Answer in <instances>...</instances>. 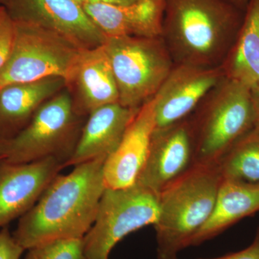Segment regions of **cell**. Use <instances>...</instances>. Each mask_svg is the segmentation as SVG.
I'll list each match as a JSON object with an SVG mask.
<instances>
[{
    "mask_svg": "<svg viewBox=\"0 0 259 259\" xmlns=\"http://www.w3.org/2000/svg\"><path fill=\"white\" fill-rule=\"evenodd\" d=\"M228 79L254 90L259 88V0H250L244 20L223 66Z\"/></svg>",
    "mask_w": 259,
    "mask_h": 259,
    "instance_id": "d6986e66",
    "label": "cell"
},
{
    "mask_svg": "<svg viewBox=\"0 0 259 259\" xmlns=\"http://www.w3.org/2000/svg\"><path fill=\"white\" fill-rule=\"evenodd\" d=\"M155 127L152 98L139 109L118 146L105 161L103 176L107 188L125 189L136 185L147 161Z\"/></svg>",
    "mask_w": 259,
    "mask_h": 259,
    "instance_id": "5bb4252c",
    "label": "cell"
},
{
    "mask_svg": "<svg viewBox=\"0 0 259 259\" xmlns=\"http://www.w3.org/2000/svg\"><path fill=\"white\" fill-rule=\"evenodd\" d=\"M259 212V185L223 179L208 221L191 241L202 244L226 231L243 218Z\"/></svg>",
    "mask_w": 259,
    "mask_h": 259,
    "instance_id": "ac0fdd59",
    "label": "cell"
},
{
    "mask_svg": "<svg viewBox=\"0 0 259 259\" xmlns=\"http://www.w3.org/2000/svg\"><path fill=\"white\" fill-rule=\"evenodd\" d=\"M7 0H0V6H5L6 4Z\"/></svg>",
    "mask_w": 259,
    "mask_h": 259,
    "instance_id": "f1b7e54d",
    "label": "cell"
},
{
    "mask_svg": "<svg viewBox=\"0 0 259 259\" xmlns=\"http://www.w3.org/2000/svg\"><path fill=\"white\" fill-rule=\"evenodd\" d=\"M255 115V127L259 129V88L252 90Z\"/></svg>",
    "mask_w": 259,
    "mask_h": 259,
    "instance_id": "484cf974",
    "label": "cell"
},
{
    "mask_svg": "<svg viewBox=\"0 0 259 259\" xmlns=\"http://www.w3.org/2000/svg\"><path fill=\"white\" fill-rule=\"evenodd\" d=\"M139 109L134 110L115 103L91 112L65 168L96 159L106 161L118 146Z\"/></svg>",
    "mask_w": 259,
    "mask_h": 259,
    "instance_id": "2e32d148",
    "label": "cell"
},
{
    "mask_svg": "<svg viewBox=\"0 0 259 259\" xmlns=\"http://www.w3.org/2000/svg\"><path fill=\"white\" fill-rule=\"evenodd\" d=\"M231 1L234 3L235 4L238 5V6L244 8V9H246L250 0H231Z\"/></svg>",
    "mask_w": 259,
    "mask_h": 259,
    "instance_id": "4316f807",
    "label": "cell"
},
{
    "mask_svg": "<svg viewBox=\"0 0 259 259\" xmlns=\"http://www.w3.org/2000/svg\"><path fill=\"white\" fill-rule=\"evenodd\" d=\"M83 238L59 240L37 245L28 249L24 259H87Z\"/></svg>",
    "mask_w": 259,
    "mask_h": 259,
    "instance_id": "44dd1931",
    "label": "cell"
},
{
    "mask_svg": "<svg viewBox=\"0 0 259 259\" xmlns=\"http://www.w3.org/2000/svg\"><path fill=\"white\" fill-rule=\"evenodd\" d=\"M105 160L74 166L57 175L13 233L25 250L59 240L83 238L93 226L105 189Z\"/></svg>",
    "mask_w": 259,
    "mask_h": 259,
    "instance_id": "6da1fadb",
    "label": "cell"
},
{
    "mask_svg": "<svg viewBox=\"0 0 259 259\" xmlns=\"http://www.w3.org/2000/svg\"><path fill=\"white\" fill-rule=\"evenodd\" d=\"M15 23L8 14L0 17V70L9 59L15 39Z\"/></svg>",
    "mask_w": 259,
    "mask_h": 259,
    "instance_id": "7402d4cb",
    "label": "cell"
},
{
    "mask_svg": "<svg viewBox=\"0 0 259 259\" xmlns=\"http://www.w3.org/2000/svg\"><path fill=\"white\" fill-rule=\"evenodd\" d=\"M223 179L259 185V129L254 127L218 163Z\"/></svg>",
    "mask_w": 259,
    "mask_h": 259,
    "instance_id": "ffe728a7",
    "label": "cell"
},
{
    "mask_svg": "<svg viewBox=\"0 0 259 259\" xmlns=\"http://www.w3.org/2000/svg\"><path fill=\"white\" fill-rule=\"evenodd\" d=\"M14 23V44L9 59L0 70V88L50 76H59L66 81L85 49L40 25Z\"/></svg>",
    "mask_w": 259,
    "mask_h": 259,
    "instance_id": "52a82bcc",
    "label": "cell"
},
{
    "mask_svg": "<svg viewBox=\"0 0 259 259\" xmlns=\"http://www.w3.org/2000/svg\"><path fill=\"white\" fill-rule=\"evenodd\" d=\"M205 259H259V226L251 244L245 249L218 257V258Z\"/></svg>",
    "mask_w": 259,
    "mask_h": 259,
    "instance_id": "cb8c5ba5",
    "label": "cell"
},
{
    "mask_svg": "<svg viewBox=\"0 0 259 259\" xmlns=\"http://www.w3.org/2000/svg\"><path fill=\"white\" fill-rule=\"evenodd\" d=\"M158 195L136 184L125 189H105L93 226L83 237L87 259H110L114 247L124 238L154 225Z\"/></svg>",
    "mask_w": 259,
    "mask_h": 259,
    "instance_id": "ba28073f",
    "label": "cell"
},
{
    "mask_svg": "<svg viewBox=\"0 0 259 259\" xmlns=\"http://www.w3.org/2000/svg\"><path fill=\"white\" fill-rule=\"evenodd\" d=\"M139 0H86V3H100L114 5H129Z\"/></svg>",
    "mask_w": 259,
    "mask_h": 259,
    "instance_id": "d4e9b609",
    "label": "cell"
},
{
    "mask_svg": "<svg viewBox=\"0 0 259 259\" xmlns=\"http://www.w3.org/2000/svg\"><path fill=\"white\" fill-rule=\"evenodd\" d=\"M245 11L231 0H165L161 37L174 64L223 67Z\"/></svg>",
    "mask_w": 259,
    "mask_h": 259,
    "instance_id": "7a4b0ae2",
    "label": "cell"
},
{
    "mask_svg": "<svg viewBox=\"0 0 259 259\" xmlns=\"http://www.w3.org/2000/svg\"><path fill=\"white\" fill-rule=\"evenodd\" d=\"M66 88L75 111L81 117L100 107L119 103L117 83L104 44L81 51Z\"/></svg>",
    "mask_w": 259,
    "mask_h": 259,
    "instance_id": "4fadbf2b",
    "label": "cell"
},
{
    "mask_svg": "<svg viewBox=\"0 0 259 259\" xmlns=\"http://www.w3.org/2000/svg\"><path fill=\"white\" fill-rule=\"evenodd\" d=\"M82 117L75 111L66 88L44 103L18 134L0 137V158L24 163L55 157L66 163L79 139Z\"/></svg>",
    "mask_w": 259,
    "mask_h": 259,
    "instance_id": "5b68a950",
    "label": "cell"
},
{
    "mask_svg": "<svg viewBox=\"0 0 259 259\" xmlns=\"http://www.w3.org/2000/svg\"><path fill=\"white\" fill-rule=\"evenodd\" d=\"M224 77L223 67L175 65L153 98L155 129L168 127L190 117Z\"/></svg>",
    "mask_w": 259,
    "mask_h": 259,
    "instance_id": "8fae6325",
    "label": "cell"
},
{
    "mask_svg": "<svg viewBox=\"0 0 259 259\" xmlns=\"http://www.w3.org/2000/svg\"><path fill=\"white\" fill-rule=\"evenodd\" d=\"M165 0H139L129 5L100 3L82 5L106 37L161 36Z\"/></svg>",
    "mask_w": 259,
    "mask_h": 259,
    "instance_id": "9a60e30c",
    "label": "cell"
},
{
    "mask_svg": "<svg viewBox=\"0 0 259 259\" xmlns=\"http://www.w3.org/2000/svg\"><path fill=\"white\" fill-rule=\"evenodd\" d=\"M196 165L193 125L188 117L154 130L147 161L136 184L159 195Z\"/></svg>",
    "mask_w": 259,
    "mask_h": 259,
    "instance_id": "9c48e42d",
    "label": "cell"
},
{
    "mask_svg": "<svg viewBox=\"0 0 259 259\" xmlns=\"http://www.w3.org/2000/svg\"><path fill=\"white\" fill-rule=\"evenodd\" d=\"M4 7L13 21L49 29L81 49L100 47L107 39L76 0H7Z\"/></svg>",
    "mask_w": 259,
    "mask_h": 259,
    "instance_id": "30bf717a",
    "label": "cell"
},
{
    "mask_svg": "<svg viewBox=\"0 0 259 259\" xmlns=\"http://www.w3.org/2000/svg\"><path fill=\"white\" fill-rule=\"evenodd\" d=\"M3 161V159H2V158H0V161Z\"/></svg>",
    "mask_w": 259,
    "mask_h": 259,
    "instance_id": "4dcf8cb0",
    "label": "cell"
},
{
    "mask_svg": "<svg viewBox=\"0 0 259 259\" xmlns=\"http://www.w3.org/2000/svg\"><path fill=\"white\" fill-rule=\"evenodd\" d=\"M6 9L4 6H0V17L3 16V15L6 13Z\"/></svg>",
    "mask_w": 259,
    "mask_h": 259,
    "instance_id": "83f0119b",
    "label": "cell"
},
{
    "mask_svg": "<svg viewBox=\"0 0 259 259\" xmlns=\"http://www.w3.org/2000/svg\"><path fill=\"white\" fill-rule=\"evenodd\" d=\"M223 177L218 164H197L158 195L153 225L158 259H176L208 221Z\"/></svg>",
    "mask_w": 259,
    "mask_h": 259,
    "instance_id": "3957f363",
    "label": "cell"
},
{
    "mask_svg": "<svg viewBox=\"0 0 259 259\" xmlns=\"http://www.w3.org/2000/svg\"><path fill=\"white\" fill-rule=\"evenodd\" d=\"M76 1H77L78 3H79L81 5L84 4V3H86V0H76Z\"/></svg>",
    "mask_w": 259,
    "mask_h": 259,
    "instance_id": "f546056e",
    "label": "cell"
},
{
    "mask_svg": "<svg viewBox=\"0 0 259 259\" xmlns=\"http://www.w3.org/2000/svg\"><path fill=\"white\" fill-rule=\"evenodd\" d=\"M64 164L55 157L24 163L0 161V228L28 212Z\"/></svg>",
    "mask_w": 259,
    "mask_h": 259,
    "instance_id": "7c38bea8",
    "label": "cell"
},
{
    "mask_svg": "<svg viewBox=\"0 0 259 259\" xmlns=\"http://www.w3.org/2000/svg\"><path fill=\"white\" fill-rule=\"evenodd\" d=\"M119 103L138 110L157 93L175 66L161 37H107Z\"/></svg>",
    "mask_w": 259,
    "mask_h": 259,
    "instance_id": "8992f818",
    "label": "cell"
},
{
    "mask_svg": "<svg viewBox=\"0 0 259 259\" xmlns=\"http://www.w3.org/2000/svg\"><path fill=\"white\" fill-rule=\"evenodd\" d=\"M190 117L196 164H218L255 127L251 90L225 76Z\"/></svg>",
    "mask_w": 259,
    "mask_h": 259,
    "instance_id": "277c9868",
    "label": "cell"
},
{
    "mask_svg": "<svg viewBox=\"0 0 259 259\" xmlns=\"http://www.w3.org/2000/svg\"><path fill=\"white\" fill-rule=\"evenodd\" d=\"M66 88V81L50 76L0 88V137L10 138L23 128L40 107Z\"/></svg>",
    "mask_w": 259,
    "mask_h": 259,
    "instance_id": "e0dca14e",
    "label": "cell"
},
{
    "mask_svg": "<svg viewBox=\"0 0 259 259\" xmlns=\"http://www.w3.org/2000/svg\"><path fill=\"white\" fill-rule=\"evenodd\" d=\"M24 250L8 227L3 228L0 231V259H20Z\"/></svg>",
    "mask_w": 259,
    "mask_h": 259,
    "instance_id": "603a6c76",
    "label": "cell"
}]
</instances>
